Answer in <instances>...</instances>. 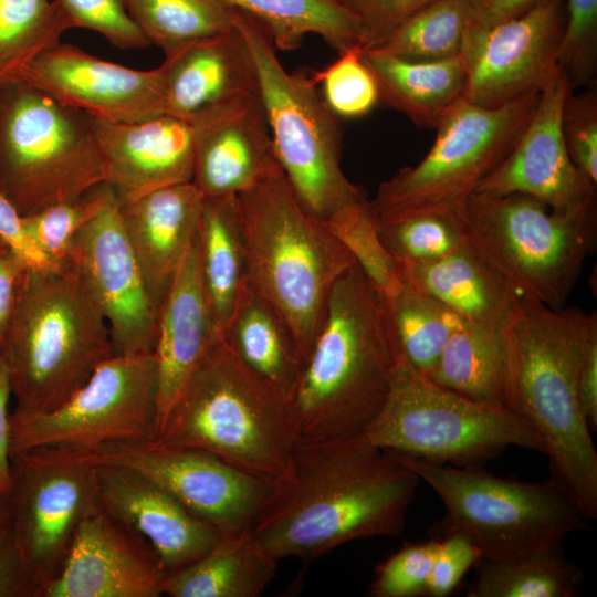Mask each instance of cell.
<instances>
[{"label": "cell", "instance_id": "obj_1", "mask_svg": "<svg viewBox=\"0 0 597 597\" xmlns=\"http://www.w3.org/2000/svg\"><path fill=\"white\" fill-rule=\"evenodd\" d=\"M420 479L364 433L297 441L290 476L250 528L277 562L316 559L356 540L399 536Z\"/></svg>", "mask_w": 597, "mask_h": 597}, {"label": "cell", "instance_id": "obj_2", "mask_svg": "<svg viewBox=\"0 0 597 597\" xmlns=\"http://www.w3.org/2000/svg\"><path fill=\"white\" fill-rule=\"evenodd\" d=\"M596 311L554 310L521 295L503 333L506 408L543 440L551 476L588 520L597 516V452L578 391L582 350Z\"/></svg>", "mask_w": 597, "mask_h": 597}, {"label": "cell", "instance_id": "obj_3", "mask_svg": "<svg viewBox=\"0 0 597 597\" xmlns=\"http://www.w3.org/2000/svg\"><path fill=\"white\" fill-rule=\"evenodd\" d=\"M399 363L385 296L354 263L333 287L286 399L298 441L364 433L383 407Z\"/></svg>", "mask_w": 597, "mask_h": 597}, {"label": "cell", "instance_id": "obj_4", "mask_svg": "<svg viewBox=\"0 0 597 597\" xmlns=\"http://www.w3.org/2000/svg\"><path fill=\"white\" fill-rule=\"evenodd\" d=\"M0 350L13 412L23 415L59 407L114 355L105 315L75 261L24 269Z\"/></svg>", "mask_w": 597, "mask_h": 597}, {"label": "cell", "instance_id": "obj_5", "mask_svg": "<svg viewBox=\"0 0 597 597\" xmlns=\"http://www.w3.org/2000/svg\"><path fill=\"white\" fill-rule=\"evenodd\" d=\"M156 440L199 450L279 483L298 441L286 400L219 333L185 383Z\"/></svg>", "mask_w": 597, "mask_h": 597}, {"label": "cell", "instance_id": "obj_6", "mask_svg": "<svg viewBox=\"0 0 597 597\" xmlns=\"http://www.w3.org/2000/svg\"><path fill=\"white\" fill-rule=\"evenodd\" d=\"M237 199L248 283L285 322L305 362L333 287L355 261L303 208L282 170Z\"/></svg>", "mask_w": 597, "mask_h": 597}, {"label": "cell", "instance_id": "obj_7", "mask_svg": "<svg viewBox=\"0 0 597 597\" xmlns=\"http://www.w3.org/2000/svg\"><path fill=\"white\" fill-rule=\"evenodd\" d=\"M234 24L253 57L277 161L303 208L325 221L343 206L365 198L342 169L338 117L312 73L289 72L269 32L252 17L234 9Z\"/></svg>", "mask_w": 597, "mask_h": 597}, {"label": "cell", "instance_id": "obj_8", "mask_svg": "<svg viewBox=\"0 0 597 597\" xmlns=\"http://www.w3.org/2000/svg\"><path fill=\"white\" fill-rule=\"evenodd\" d=\"M471 243L521 294L565 307L597 247V202L570 212L524 195L474 192L459 208Z\"/></svg>", "mask_w": 597, "mask_h": 597}, {"label": "cell", "instance_id": "obj_9", "mask_svg": "<svg viewBox=\"0 0 597 597\" xmlns=\"http://www.w3.org/2000/svg\"><path fill=\"white\" fill-rule=\"evenodd\" d=\"M104 181L92 116L24 82L0 87V192L22 216Z\"/></svg>", "mask_w": 597, "mask_h": 597}, {"label": "cell", "instance_id": "obj_10", "mask_svg": "<svg viewBox=\"0 0 597 597\" xmlns=\"http://www.w3.org/2000/svg\"><path fill=\"white\" fill-rule=\"evenodd\" d=\"M364 434L387 452L457 468L483 467L509 447L545 454L542 438L509 409L468 399L406 363Z\"/></svg>", "mask_w": 597, "mask_h": 597}, {"label": "cell", "instance_id": "obj_11", "mask_svg": "<svg viewBox=\"0 0 597 597\" xmlns=\"http://www.w3.org/2000/svg\"><path fill=\"white\" fill-rule=\"evenodd\" d=\"M391 453V452H389ZM440 498L442 533L465 534L481 558H501L563 542L588 527V517L569 492L552 476L527 482L479 468L439 465L391 453Z\"/></svg>", "mask_w": 597, "mask_h": 597}, {"label": "cell", "instance_id": "obj_12", "mask_svg": "<svg viewBox=\"0 0 597 597\" xmlns=\"http://www.w3.org/2000/svg\"><path fill=\"white\" fill-rule=\"evenodd\" d=\"M538 94L498 107L460 102L436 128L425 157L379 184L369 200L377 217L458 210L512 150Z\"/></svg>", "mask_w": 597, "mask_h": 597}, {"label": "cell", "instance_id": "obj_13", "mask_svg": "<svg viewBox=\"0 0 597 597\" xmlns=\"http://www.w3.org/2000/svg\"><path fill=\"white\" fill-rule=\"evenodd\" d=\"M10 460L9 531L40 597L97 502V464L86 450L62 446L11 452Z\"/></svg>", "mask_w": 597, "mask_h": 597}, {"label": "cell", "instance_id": "obj_14", "mask_svg": "<svg viewBox=\"0 0 597 597\" xmlns=\"http://www.w3.org/2000/svg\"><path fill=\"white\" fill-rule=\"evenodd\" d=\"M157 365L153 354L113 355L59 407L42 413L12 412L11 452L62 446H101L155 439Z\"/></svg>", "mask_w": 597, "mask_h": 597}, {"label": "cell", "instance_id": "obj_15", "mask_svg": "<svg viewBox=\"0 0 597 597\" xmlns=\"http://www.w3.org/2000/svg\"><path fill=\"white\" fill-rule=\"evenodd\" d=\"M86 451L95 463L119 465L146 476L223 535L250 531L275 485L212 454L156 439Z\"/></svg>", "mask_w": 597, "mask_h": 597}, {"label": "cell", "instance_id": "obj_16", "mask_svg": "<svg viewBox=\"0 0 597 597\" xmlns=\"http://www.w3.org/2000/svg\"><path fill=\"white\" fill-rule=\"evenodd\" d=\"M565 0H542L530 11L467 36L465 100L498 107L538 94L561 70L557 52Z\"/></svg>", "mask_w": 597, "mask_h": 597}, {"label": "cell", "instance_id": "obj_17", "mask_svg": "<svg viewBox=\"0 0 597 597\" xmlns=\"http://www.w3.org/2000/svg\"><path fill=\"white\" fill-rule=\"evenodd\" d=\"M71 259L101 305L114 355L153 354L160 307L126 233L116 196L77 232Z\"/></svg>", "mask_w": 597, "mask_h": 597}, {"label": "cell", "instance_id": "obj_18", "mask_svg": "<svg viewBox=\"0 0 597 597\" xmlns=\"http://www.w3.org/2000/svg\"><path fill=\"white\" fill-rule=\"evenodd\" d=\"M18 82L103 121L128 123L166 114L160 66L132 69L70 43L43 51Z\"/></svg>", "mask_w": 597, "mask_h": 597}, {"label": "cell", "instance_id": "obj_19", "mask_svg": "<svg viewBox=\"0 0 597 597\" xmlns=\"http://www.w3.org/2000/svg\"><path fill=\"white\" fill-rule=\"evenodd\" d=\"M572 92L559 70L540 92L534 112L519 140L475 192L524 193L552 210L570 212L596 201V187L573 164L561 129L562 109Z\"/></svg>", "mask_w": 597, "mask_h": 597}, {"label": "cell", "instance_id": "obj_20", "mask_svg": "<svg viewBox=\"0 0 597 597\" xmlns=\"http://www.w3.org/2000/svg\"><path fill=\"white\" fill-rule=\"evenodd\" d=\"M165 578L154 549L96 502L40 597H158Z\"/></svg>", "mask_w": 597, "mask_h": 597}, {"label": "cell", "instance_id": "obj_21", "mask_svg": "<svg viewBox=\"0 0 597 597\" xmlns=\"http://www.w3.org/2000/svg\"><path fill=\"white\" fill-rule=\"evenodd\" d=\"M189 122L195 133L191 181L205 198L238 196L282 170L259 90Z\"/></svg>", "mask_w": 597, "mask_h": 597}, {"label": "cell", "instance_id": "obj_22", "mask_svg": "<svg viewBox=\"0 0 597 597\" xmlns=\"http://www.w3.org/2000/svg\"><path fill=\"white\" fill-rule=\"evenodd\" d=\"M96 464L98 504L154 549L166 577L202 557L223 536L140 473Z\"/></svg>", "mask_w": 597, "mask_h": 597}, {"label": "cell", "instance_id": "obj_23", "mask_svg": "<svg viewBox=\"0 0 597 597\" xmlns=\"http://www.w3.org/2000/svg\"><path fill=\"white\" fill-rule=\"evenodd\" d=\"M93 122L105 182L119 203L192 180L195 133L189 121L163 114L128 123L94 117Z\"/></svg>", "mask_w": 597, "mask_h": 597}, {"label": "cell", "instance_id": "obj_24", "mask_svg": "<svg viewBox=\"0 0 597 597\" xmlns=\"http://www.w3.org/2000/svg\"><path fill=\"white\" fill-rule=\"evenodd\" d=\"M166 114L191 121L239 96L256 92V70L235 24L165 52Z\"/></svg>", "mask_w": 597, "mask_h": 597}, {"label": "cell", "instance_id": "obj_25", "mask_svg": "<svg viewBox=\"0 0 597 597\" xmlns=\"http://www.w3.org/2000/svg\"><path fill=\"white\" fill-rule=\"evenodd\" d=\"M218 334L202 285L197 237L178 268L158 314L154 350L157 365V432L185 383Z\"/></svg>", "mask_w": 597, "mask_h": 597}, {"label": "cell", "instance_id": "obj_26", "mask_svg": "<svg viewBox=\"0 0 597 597\" xmlns=\"http://www.w3.org/2000/svg\"><path fill=\"white\" fill-rule=\"evenodd\" d=\"M203 201L201 191L188 181L118 202L126 233L159 307L198 237Z\"/></svg>", "mask_w": 597, "mask_h": 597}, {"label": "cell", "instance_id": "obj_27", "mask_svg": "<svg viewBox=\"0 0 597 597\" xmlns=\"http://www.w3.org/2000/svg\"><path fill=\"white\" fill-rule=\"evenodd\" d=\"M398 265L404 282L468 322L504 333L519 307L522 294L472 243L434 261Z\"/></svg>", "mask_w": 597, "mask_h": 597}, {"label": "cell", "instance_id": "obj_28", "mask_svg": "<svg viewBox=\"0 0 597 597\" xmlns=\"http://www.w3.org/2000/svg\"><path fill=\"white\" fill-rule=\"evenodd\" d=\"M362 57L375 77L380 102L420 127L436 129L465 100L468 70L462 55L411 61L362 48Z\"/></svg>", "mask_w": 597, "mask_h": 597}, {"label": "cell", "instance_id": "obj_29", "mask_svg": "<svg viewBox=\"0 0 597 597\" xmlns=\"http://www.w3.org/2000/svg\"><path fill=\"white\" fill-rule=\"evenodd\" d=\"M220 334L248 368L289 398L304 360L285 322L249 283Z\"/></svg>", "mask_w": 597, "mask_h": 597}, {"label": "cell", "instance_id": "obj_30", "mask_svg": "<svg viewBox=\"0 0 597 597\" xmlns=\"http://www.w3.org/2000/svg\"><path fill=\"white\" fill-rule=\"evenodd\" d=\"M274 559L250 531L223 535L207 554L168 575L163 594L170 597H258L276 575Z\"/></svg>", "mask_w": 597, "mask_h": 597}, {"label": "cell", "instance_id": "obj_31", "mask_svg": "<svg viewBox=\"0 0 597 597\" xmlns=\"http://www.w3.org/2000/svg\"><path fill=\"white\" fill-rule=\"evenodd\" d=\"M203 290L220 333L248 284L247 255L237 196L205 198L198 228Z\"/></svg>", "mask_w": 597, "mask_h": 597}, {"label": "cell", "instance_id": "obj_32", "mask_svg": "<svg viewBox=\"0 0 597 597\" xmlns=\"http://www.w3.org/2000/svg\"><path fill=\"white\" fill-rule=\"evenodd\" d=\"M467 597H574L584 576L563 542L501 558H480Z\"/></svg>", "mask_w": 597, "mask_h": 597}, {"label": "cell", "instance_id": "obj_33", "mask_svg": "<svg viewBox=\"0 0 597 597\" xmlns=\"http://www.w3.org/2000/svg\"><path fill=\"white\" fill-rule=\"evenodd\" d=\"M259 21L277 51L301 48L307 34L321 36L338 53L363 48L358 19L338 0H220Z\"/></svg>", "mask_w": 597, "mask_h": 597}, {"label": "cell", "instance_id": "obj_34", "mask_svg": "<svg viewBox=\"0 0 597 597\" xmlns=\"http://www.w3.org/2000/svg\"><path fill=\"white\" fill-rule=\"evenodd\" d=\"M427 377L479 404L506 408L503 333L463 320Z\"/></svg>", "mask_w": 597, "mask_h": 597}, {"label": "cell", "instance_id": "obj_35", "mask_svg": "<svg viewBox=\"0 0 597 597\" xmlns=\"http://www.w3.org/2000/svg\"><path fill=\"white\" fill-rule=\"evenodd\" d=\"M385 302L399 362L427 376L463 318L404 281Z\"/></svg>", "mask_w": 597, "mask_h": 597}, {"label": "cell", "instance_id": "obj_36", "mask_svg": "<svg viewBox=\"0 0 597 597\" xmlns=\"http://www.w3.org/2000/svg\"><path fill=\"white\" fill-rule=\"evenodd\" d=\"M69 29L55 0H0V87L18 82Z\"/></svg>", "mask_w": 597, "mask_h": 597}, {"label": "cell", "instance_id": "obj_37", "mask_svg": "<svg viewBox=\"0 0 597 597\" xmlns=\"http://www.w3.org/2000/svg\"><path fill=\"white\" fill-rule=\"evenodd\" d=\"M150 44L164 53L234 24V9L220 0H123Z\"/></svg>", "mask_w": 597, "mask_h": 597}, {"label": "cell", "instance_id": "obj_38", "mask_svg": "<svg viewBox=\"0 0 597 597\" xmlns=\"http://www.w3.org/2000/svg\"><path fill=\"white\" fill-rule=\"evenodd\" d=\"M465 31L467 0H434L374 49L411 61L446 60L461 55Z\"/></svg>", "mask_w": 597, "mask_h": 597}, {"label": "cell", "instance_id": "obj_39", "mask_svg": "<svg viewBox=\"0 0 597 597\" xmlns=\"http://www.w3.org/2000/svg\"><path fill=\"white\" fill-rule=\"evenodd\" d=\"M377 221L381 242L398 264L434 261L471 243L459 209L377 217Z\"/></svg>", "mask_w": 597, "mask_h": 597}, {"label": "cell", "instance_id": "obj_40", "mask_svg": "<svg viewBox=\"0 0 597 597\" xmlns=\"http://www.w3.org/2000/svg\"><path fill=\"white\" fill-rule=\"evenodd\" d=\"M323 222L385 297L399 289V265L381 242L377 214L366 197L343 206Z\"/></svg>", "mask_w": 597, "mask_h": 597}, {"label": "cell", "instance_id": "obj_41", "mask_svg": "<svg viewBox=\"0 0 597 597\" xmlns=\"http://www.w3.org/2000/svg\"><path fill=\"white\" fill-rule=\"evenodd\" d=\"M114 197L113 189L104 181L77 197L23 216V221L42 253L53 264L60 265L71 260L72 243L77 232Z\"/></svg>", "mask_w": 597, "mask_h": 597}, {"label": "cell", "instance_id": "obj_42", "mask_svg": "<svg viewBox=\"0 0 597 597\" xmlns=\"http://www.w3.org/2000/svg\"><path fill=\"white\" fill-rule=\"evenodd\" d=\"M312 76L338 118H358L380 102L377 83L362 57V48L338 53V57Z\"/></svg>", "mask_w": 597, "mask_h": 597}, {"label": "cell", "instance_id": "obj_43", "mask_svg": "<svg viewBox=\"0 0 597 597\" xmlns=\"http://www.w3.org/2000/svg\"><path fill=\"white\" fill-rule=\"evenodd\" d=\"M557 64L567 76L572 91L596 82L597 0H565Z\"/></svg>", "mask_w": 597, "mask_h": 597}, {"label": "cell", "instance_id": "obj_44", "mask_svg": "<svg viewBox=\"0 0 597 597\" xmlns=\"http://www.w3.org/2000/svg\"><path fill=\"white\" fill-rule=\"evenodd\" d=\"M438 540L406 544L376 568L368 595L371 597L426 596Z\"/></svg>", "mask_w": 597, "mask_h": 597}, {"label": "cell", "instance_id": "obj_45", "mask_svg": "<svg viewBox=\"0 0 597 597\" xmlns=\"http://www.w3.org/2000/svg\"><path fill=\"white\" fill-rule=\"evenodd\" d=\"M72 28H83L104 36L122 50L150 45L129 15L123 0H55Z\"/></svg>", "mask_w": 597, "mask_h": 597}, {"label": "cell", "instance_id": "obj_46", "mask_svg": "<svg viewBox=\"0 0 597 597\" xmlns=\"http://www.w3.org/2000/svg\"><path fill=\"white\" fill-rule=\"evenodd\" d=\"M562 135L568 155L577 169L597 185V85L572 91L564 102Z\"/></svg>", "mask_w": 597, "mask_h": 597}, {"label": "cell", "instance_id": "obj_47", "mask_svg": "<svg viewBox=\"0 0 597 597\" xmlns=\"http://www.w3.org/2000/svg\"><path fill=\"white\" fill-rule=\"evenodd\" d=\"M430 570L426 596L446 597L459 585L467 572L481 556L480 549L463 533H442Z\"/></svg>", "mask_w": 597, "mask_h": 597}, {"label": "cell", "instance_id": "obj_48", "mask_svg": "<svg viewBox=\"0 0 597 597\" xmlns=\"http://www.w3.org/2000/svg\"><path fill=\"white\" fill-rule=\"evenodd\" d=\"M434 0H342L358 19L363 49L378 45L397 25Z\"/></svg>", "mask_w": 597, "mask_h": 597}, {"label": "cell", "instance_id": "obj_49", "mask_svg": "<svg viewBox=\"0 0 597 597\" xmlns=\"http://www.w3.org/2000/svg\"><path fill=\"white\" fill-rule=\"evenodd\" d=\"M0 242L28 268L57 266L38 248L25 228L23 216L2 192H0Z\"/></svg>", "mask_w": 597, "mask_h": 597}, {"label": "cell", "instance_id": "obj_50", "mask_svg": "<svg viewBox=\"0 0 597 597\" xmlns=\"http://www.w3.org/2000/svg\"><path fill=\"white\" fill-rule=\"evenodd\" d=\"M39 591L9 528L1 530L0 597H39Z\"/></svg>", "mask_w": 597, "mask_h": 597}, {"label": "cell", "instance_id": "obj_51", "mask_svg": "<svg viewBox=\"0 0 597 597\" xmlns=\"http://www.w3.org/2000/svg\"><path fill=\"white\" fill-rule=\"evenodd\" d=\"M542 0H467L465 36L482 32L498 23L519 17Z\"/></svg>", "mask_w": 597, "mask_h": 597}, {"label": "cell", "instance_id": "obj_52", "mask_svg": "<svg viewBox=\"0 0 597 597\" xmlns=\"http://www.w3.org/2000/svg\"><path fill=\"white\" fill-rule=\"evenodd\" d=\"M578 391L584 416L589 429H597V323H595L584 342L579 370Z\"/></svg>", "mask_w": 597, "mask_h": 597}, {"label": "cell", "instance_id": "obj_53", "mask_svg": "<svg viewBox=\"0 0 597 597\" xmlns=\"http://www.w3.org/2000/svg\"><path fill=\"white\" fill-rule=\"evenodd\" d=\"M12 396L9 366L0 350V493L7 494L10 484V417L9 400Z\"/></svg>", "mask_w": 597, "mask_h": 597}, {"label": "cell", "instance_id": "obj_54", "mask_svg": "<svg viewBox=\"0 0 597 597\" xmlns=\"http://www.w3.org/2000/svg\"><path fill=\"white\" fill-rule=\"evenodd\" d=\"M28 268L4 245L0 247V339L10 318L20 276Z\"/></svg>", "mask_w": 597, "mask_h": 597}, {"label": "cell", "instance_id": "obj_55", "mask_svg": "<svg viewBox=\"0 0 597 597\" xmlns=\"http://www.w3.org/2000/svg\"><path fill=\"white\" fill-rule=\"evenodd\" d=\"M9 528V506L7 494L0 493V531Z\"/></svg>", "mask_w": 597, "mask_h": 597}, {"label": "cell", "instance_id": "obj_56", "mask_svg": "<svg viewBox=\"0 0 597 597\" xmlns=\"http://www.w3.org/2000/svg\"><path fill=\"white\" fill-rule=\"evenodd\" d=\"M3 244L0 242V247H2Z\"/></svg>", "mask_w": 597, "mask_h": 597}, {"label": "cell", "instance_id": "obj_57", "mask_svg": "<svg viewBox=\"0 0 597 597\" xmlns=\"http://www.w3.org/2000/svg\"><path fill=\"white\" fill-rule=\"evenodd\" d=\"M0 345H1V339H0Z\"/></svg>", "mask_w": 597, "mask_h": 597}, {"label": "cell", "instance_id": "obj_58", "mask_svg": "<svg viewBox=\"0 0 597 597\" xmlns=\"http://www.w3.org/2000/svg\"><path fill=\"white\" fill-rule=\"evenodd\" d=\"M338 1H342V0H338Z\"/></svg>", "mask_w": 597, "mask_h": 597}]
</instances>
